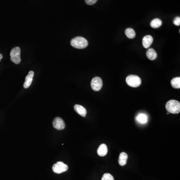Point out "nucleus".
I'll return each instance as SVG.
<instances>
[{
	"instance_id": "1",
	"label": "nucleus",
	"mask_w": 180,
	"mask_h": 180,
	"mask_svg": "<svg viewBox=\"0 0 180 180\" xmlns=\"http://www.w3.org/2000/svg\"><path fill=\"white\" fill-rule=\"evenodd\" d=\"M166 109L169 113L178 114L180 112V102L176 100H170L166 104Z\"/></svg>"
},
{
	"instance_id": "2",
	"label": "nucleus",
	"mask_w": 180,
	"mask_h": 180,
	"mask_svg": "<svg viewBox=\"0 0 180 180\" xmlns=\"http://www.w3.org/2000/svg\"><path fill=\"white\" fill-rule=\"evenodd\" d=\"M71 45L73 47L76 49H85L88 45V42L83 37H77L72 39L71 41Z\"/></svg>"
},
{
	"instance_id": "3",
	"label": "nucleus",
	"mask_w": 180,
	"mask_h": 180,
	"mask_svg": "<svg viewBox=\"0 0 180 180\" xmlns=\"http://www.w3.org/2000/svg\"><path fill=\"white\" fill-rule=\"evenodd\" d=\"M126 82L131 87H138L141 84V79L138 76L130 75L127 77Z\"/></svg>"
},
{
	"instance_id": "4",
	"label": "nucleus",
	"mask_w": 180,
	"mask_h": 180,
	"mask_svg": "<svg viewBox=\"0 0 180 180\" xmlns=\"http://www.w3.org/2000/svg\"><path fill=\"white\" fill-rule=\"evenodd\" d=\"M21 49L18 47L14 48L10 53L11 60L16 64L21 63Z\"/></svg>"
},
{
	"instance_id": "5",
	"label": "nucleus",
	"mask_w": 180,
	"mask_h": 180,
	"mask_svg": "<svg viewBox=\"0 0 180 180\" xmlns=\"http://www.w3.org/2000/svg\"><path fill=\"white\" fill-rule=\"evenodd\" d=\"M52 169L55 173L61 174L68 170V166L62 162H58L53 165Z\"/></svg>"
},
{
	"instance_id": "6",
	"label": "nucleus",
	"mask_w": 180,
	"mask_h": 180,
	"mask_svg": "<svg viewBox=\"0 0 180 180\" xmlns=\"http://www.w3.org/2000/svg\"><path fill=\"white\" fill-rule=\"evenodd\" d=\"M91 87L94 91H100L103 86V81L100 77L94 78L91 82Z\"/></svg>"
},
{
	"instance_id": "7",
	"label": "nucleus",
	"mask_w": 180,
	"mask_h": 180,
	"mask_svg": "<svg viewBox=\"0 0 180 180\" xmlns=\"http://www.w3.org/2000/svg\"><path fill=\"white\" fill-rule=\"evenodd\" d=\"M53 125L56 129L62 130L65 128V123L61 118L56 117L53 122Z\"/></svg>"
},
{
	"instance_id": "8",
	"label": "nucleus",
	"mask_w": 180,
	"mask_h": 180,
	"mask_svg": "<svg viewBox=\"0 0 180 180\" xmlns=\"http://www.w3.org/2000/svg\"><path fill=\"white\" fill-rule=\"evenodd\" d=\"M34 75V73L33 71H31L29 72L28 75L27 76L26 78L25 79V81L24 84V87L25 89H27L31 86L32 82L33 81Z\"/></svg>"
},
{
	"instance_id": "9",
	"label": "nucleus",
	"mask_w": 180,
	"mask_h": 180,
	"mask_svg": "<svg viewBox=\"0 0 180 180\" xmlns=\"http://www.w3.org/2000/svg\"><path fill=\"white\" fill-rule=\"evenodd\" d=\"M153 42V38L150 35H147L144 37L142 40V44L144 47L147 49L150 47Z\"/></svg>"
},
{
	"instance_id": "10",
	"label": "nucleus",
	"mask_w": 180,
	"mask_h": 180,
	"mask_svg": "<svg viewBox=\"0 0 180 180\" xmlns=\"http://www.w3.org/2000/svg\"><path fill=\"white\" fill-rule=\"evenodd\" d=\"M74 110L78 114L82 116L83 117H85L87 115V111L86 109L83 106L80 105H75L74 106Z\"/></svg>"
},
{
	"instance_id": "11",
	"label": "nucleus",
	"mask_w": 180,
	"mask_h": 180,
	"mask_svg": "<svg viewBox=\"0 0 180 180\" xmlns=\"http://www.w3.org/2000/svg\"><path fill=\"white\" fill-rule=\"evenodd\" d=\"M107 153L108 148L107 145L105 144H102L100 146V147H99L97 151L98 155L100 157H104L107 155Z\"/></svg>"
},
{
	"instance_id": "12",
	"label": "nucleus",
	"mask_w": 180,
	"mask_h": 180,
	"mask_svg": "<svg viewBox=\"0 0 180 180\" xmlns=\"http://www.w3.org/2000/svg\"><path fill=\"white\" fill-rule=\"evenodd\" d=\"M128 155L126 153H121L119 158V163L122 166H125L127 164V161L128 159Z\"/></svg>"
},
{
	"instance_id": "13",
	"label": "nucleus",
	"mask_w": 180,
	"mask_h": 180,
	"mask_svg": "<svg viewBox=\"0 0 180 180\" xmlns=\"http://www.w3.org/2000/svg\"><path fill=\"white\" fill-rule=\"evenodd\" d=\"M147 58L150 60H154L157 58V54L156 51L152 48H150L148 50L146 53Z\"/></svg>"
},
{
	"instance_id": "14",
	"label": "nucleus",
	"mask_w": 180,
	"mask_h": 180,
	"mask_svg": "<svg viewBox=\"0 0 180 180\" xmlns=\"http://www.w3.org/2000/svg\"><path fill=\"white\" fill-rule=\"evenodd\" d=\"M162 25V22L161 20L159 19H155L153 20L152 22H151L150 25L151 27L154 29L156 28H159L160 27H161Z\"/></svg>"
},
{
	"instance_id": "15",
	"label": "nucleus",
	"mask_w": 180,
	"mask_h": 180,
	"mask_svg": "<svg viewBox=\"0 0 180 180\" xmlns=\"http://www.w3.org/2000/svg\"><path fill=\"white\" fill-rule=\"evenodd\" d=\"M171 85L175 89H180V78L176 77L172 79L171 82Z\"/></svg>"
},
{
	"instance_id": "16",
	"label": "nucleus",
	"mask_w": 180,
	"mask_h": 180,
	"mask_svg": "<svg viewBox=\"0 0 180 180\" xmlns=\"http://www.w3.org/2000/svg\"><path fill=\"white\" fill-rule=\"evenodd\" d=\"M125 34L127 37L129 39L134 38L136 36L135 31L133 30V29L130 28H127L126 29L125 31Z\"/></svg>"
},
{
	"instance_id": "17",
	"label": "nucleus",
	"mask_w": 180,
	"mask_h": 180,
	"mask_svg": "<svg viewBox=\"0 0 180 180\" xmlns=\"http://www.w3.org/2000/svg\"><path fill=\"white\" fill-rule=\"evenodd\" d=\"M137 120L139 122L142 124H144L147 122V116L145 114H141L139 115L138 117L137 118Z\"/></svg>"
},
{
	"instance_id": "18",
	"label": "nucleus",
	"mask_w": 180,
	"mask_h": 180,
	"mask_svg": "<svg viewBox=\"0 0 180 180\" xmlns=\"http://www.w3.org/2000/svg\"><path fill=\"white\" fill-rule=\"evenodd\" d=\"M102 180H114V179L110 174L105 173L102 178Z\"/></svg>"
},
{
	"instance_id": "19",
	"label": "nucleus",
	"mask_w": 180,
	"mask_h": 180,
	"mask_svg": "<svg viewBox=\"0 0 180 180\" xmlns=\"http://www.w3.org/2000/svg\"><path fill=\"white\" fill-rule=\"evenodd\" d=\"M174 24L177 26H179L180 25V17H177L174 20Z\"/></svg>"
},
{
	"instance_id": "20",
	"label": "nucleus",
	"mask_w": 180,
	"mask_h": 180,
	"mask_svg": "<svg viewBox=\"0 0 180 180\" xmlns=\"http://www.w3.org/2000/svg\"><path fill=\"white\" fill-rule=\"evenodd\" d=\"M98 0H85V2L87 5H93L97 2Z\"/></svg>"
},
{
	"instance_id": "21",
	"label": "nucleus",
	"mask_w": 180,
	"mask_h": 180,
	"mask_svg": "<svg viewBox=\"0 0 180 180\" xmlns=\"http://www.w3.org/2000/svg\"><path fill=\"white\" fill-rule=\"evenodd\" d=\"M2 58H3V56H2V54H0V61H1V60H2Z\"/></svg>"
}]
</instances>
